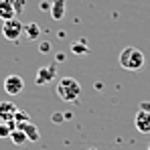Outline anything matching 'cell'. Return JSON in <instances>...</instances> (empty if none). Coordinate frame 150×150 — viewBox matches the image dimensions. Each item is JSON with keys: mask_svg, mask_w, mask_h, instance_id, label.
Instances as JSON below:
<instances>
[{"mask_svg": "<svg viewBox=\"0 0 150 150\" xmlns=\"http://www.w3.org/2000/svg\"><path fill=\"white\" fill-rule=\"evenodd\" d=\"M120 65L126 71H140L146 65V57L138 47H126L120 53Z\"/></svg>", "mask_w": 150, "mask_h": 150, "instance_id": "1", "label": "cell"}, {"mask_svg": "<svg viewBox=\"0 0 150 150\" xmlns=\"http://www.w3.org/2000/svg\"><path fill=\"white\" fill-rule=\"evenodd\" d=\"M57 96L63 101H77L81 98V85L75 77H61L57 83Z\"/></svg>", "mask_w": 150, "mask_h": 150, "instance_id": "2", "label": "cell"}, {"mask_svg": "<svg viewBox=\"0 0 150 150\" xmlns=\"http://www.w3.org/2000/svg\"><path fill=\"white\" fill-rule=\"evenodd\" d=\"M25 0H0V18L2 21L18 18L25 10Z\"/></svg>", "mask_w": 150, "mask_h": 150, "instance_id": "3", "label": "cell"}, {"mask_svg": "<svg viewBox=\"0 0 150 150\" xmlns=\"http://www.w3.org/2000/svg\"><path fill=\"white\" fill-rule=\"evenodd\" d=\"M23 33H25V25L21 18H10V21L2 23V35L8 41H18Z\"/></svg>", "mask_w": 150, "mask_h": 150, "instance_id": "4", "label": "cell"}, {"mask_svg": "<svg viewBox=\"0 0 150 150\" xmlns=\"http://www.w3.org/2000/svg\"><path fill=\"white\" fill-rule=\"evenodd\" d=\"M55 77H57V65H55V63H49V65H43V67L37 69V73H35V83H37V85H47Z\"/></svg>", "mask_w": 150, "mask_h": 150, "instance_id": "5", "label": "cell"}, {"mask_svg": "<svg viewBox=\"0 0 150 150\" xmlns=\"http://www.w3.org/2000/svg\"><path fill=\"white\" fill-rule=\"evenodd\" d=\"M2 87H4V91H6L8 96L16 98V96L25 89V81H23V77H21V75H8V77L4 79Z\"/></svg>", "mask_w": 150, "mask_h": 150, "instance_id": "6", "label": "cell"}, {"mask_svg": "<svg viewBox=\"0 0 150 150\" xmlns=\"http://www.w3.org/2000/svg\"><path fill=\"white\" fill-rule=\"evenodd\" d=\"M16 112H18V108L14 105V101L10 100L0 101V124H14Z\"/></svg>", "mask_w": 150, "mask_h": 150, "instance_id": "7", "label": "cell"}, {"mask_svg": "<svg viewBox=\"0 0 150 150\" xmlns=\"http://www.w3.org/2000/svg\"><path fill=\"white\" fill-rule=\"evenodd\" d=\"M134 126L140 134H150V112L138 110V114L134 118Z\"/></svg>", "mask_w": 150, "mask_h": 150, "instance_id": "8", "label": "cell"}, {"mask_svg": "<svg viewBox=\"0 0 150 150\" xmlns=\"http://www.w3.org/2000/svg\"><path fill=\"white\" fill-rule=\"evenodd\" d=\"M51 18L53 21H61L67 12V0H51Z\"/></svg>", "mask_w": 150, "mask_h": 150, "instance_id": "9", "label": "cell"}, {"mask_svg": "<svg viewBox=\"0 0 150 150\" xmlns=\"http://www.w3.org/2000/svg\"><path fill=\"white\" fill-rule=\"evenodd\" d=\"M16 128H21V130L25 132L26 138H28L30 142H39V140H41V132H39V128L33 124L30 120H28V122H23V124H18Z\"/></svg>", "mask_w": 150, "mask_h": 150, "instance_id": "10", "label": "cell"}, {"mask_svg": "<svg viewBox=\"0 0 150 150\" xmlns=\"http://www.w3.org/2000/svg\"><path fill=\"white\" fill-rule=\"evenodd\" d=\"M10 140H12V144L14 146H25L26 142H28V138H26V134L21 130V128H14L12 132H10V136H8Z\"/></svg>", "mask_w": 150, "mask_h": 150, "instance_id": "11", "label": "cell"}, {"mask_svg": "<svg viewBox=\"0 0 150 150\" xmlns=\"http://www.w3.org/2000/svg\"><path fill=\"white\" fill-rule=\"evenodd\" d=\"M71 51H73L75 55H87V53H89L87 41H85V39H81V41H75L73 45H71Z\"/></svg>", "mask_w": 150, "mask_h": 150, "instance_id": "12", "label": "cell"}, {"mask_svg": "<svg viewBox=\"0 0 150 150\" xmlns=\"http://www.w3.org/2000/svg\"><path fill=\"white\" fill-rule=\"evenodd\" d=\"M25 35L33 41V39H39V35H41V28H39V25L37 23H28V25H25Z\"/></svg>", "mask_w": 150, "mask_h": 150, "instance_id": "13", "label": "cell"}, {"mask_svg": "<svg viewBox=\"0 0 150 150\" xmlns=\"http://www.w3.org/2000/svg\"><path fill=\"white\" fill-rule=\"evenodd\" d=\"M14 128H16L14 124H0V138H8Z\"/></svg>", "mask_w": 150, "mask_h": 150, "instance_id": "14", "label": "cell"}, {"mask_svg": "<svg viewBox=\"0 0 150 150\" xmlns=\"http://www.w3.org/2000/svg\"><path fill=\"white\" fill-rule=\"evenodd\" d=\"M65 118H67V116H65V114H61V112H55V114H53V122H55V124L65 122Z\"/></svg>", "mask_w": 150, "mask_h": 150, "instance_id": "15", "label": "cell"}, {"mask_svg": "<svg viewBox=\"0 0 150 150\" xmlns=\"http://www.w3.org/2000/svg\"><path fill=\"white\" fill-rule=\"evenodd\" d=\"M39 51H41V53H51V43H41V47H39Z\"/></svg>", "mask_w": 150, "mask_h": 150, "instance_id": "16", "label": "cell"}, {"mask_svg": "<svg viewBox=\"0 0 150 150\" xmlns=\"http://www.w3.org/2000/svg\"><path fill=\"white\" fill-rule=\"evenodd\" d=\"M140 110H144V112H150V101H144V103L140 105Z\"/></svg>", "mask_w": 150, "mask_h": 150, "instance_id": "17", "label": "cell"}, {"mask_svg": "<svg viewBox=\"0 0 150 150\" xmlns=\"http://www.w3.org/2000/svg\"><path fill=\"white\" fill-rule=\"evenodd\" d=\"M41 10H51V4L49 2H41Z\"/></svg>", "mask_w": 150, "mask_h": 150, "instance_id": "18", "label": "cell"}, {"mask_svg": "<svg viewBox=\"0 0 150 150\" xmlns=\"http://www.w3.org/2000/svg\"><path fill=\"white\" fill-rule=\"evenodd\" d=\"M87 150H96V148H87Z\"/></svg>", "mask_w": 150, "mask_h": 150, "instance_id": "19", "label": "cell"}, {"mask_svg": "<svg viewBox=\"0 0 150 150\" xmlns=\"http://www.w3.org/2000/svg\"><path fill=\"white\" fill-rule=\"evenodd\" d=\"M148 150H150V144H148Z\"/></svg>", "mask_w": 150, "mask_h": 150, "instance_id": "20", "label": "cell"}]
</instances>
